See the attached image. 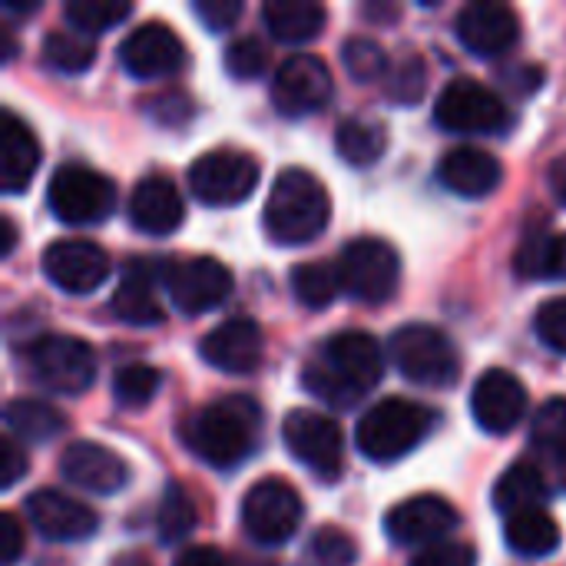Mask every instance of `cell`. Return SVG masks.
Listing matches in <instances>:
<instances>
[{"label": "cell", "instance_id": "obj_33", "mask_svg": "<svg viewBox=\"0 0 566 566\" xmlns=\"http://www.w3.org/2000/svg\"><path fill=\"white\" fill-rule=\"evenodd\" d=\"M292 292L298 298V305L305 308H328L345 289H342V275L338 265L328 262H302L292 272Z\"/></svg>", "mask_w": 566, "mask_h": 566}, {"label": "cell", "instance_id": "obj_38", "mask_svg": "<svg viewBox=\"0 0 566 566\" xmlns=\"http://www.w3.org/2000/svg\"><path fill=\"white\" fill-rule=\"evenodd\" d=\"M159 385H163L159 368H153L146 361H133V365L116 368V375H113V398H116L119 408H146L156 398Z\"/></svg>", "mask_w": 566, "mask_h": 566}, {"label": "cell", "instance_id": "obj_1", "mask_svg": "<svg viewBox=\"0 0 566 566\" xmlns=\"http://www.w3.org/2000/svg\"><path fill=\"white\" fill-rule=\"evenodd\" d=\"M381 371H385V355L378 338L361 328H348L325 338L315 358L305 361L302 388L312 398L345 411L355 408L381 381Z\"/></svg>", "mask_w": 566, "mask_h": 566}, {"label": "cell", "instance_id": "obj_23", "mask_svg": "<svg viewBox=\"0 0 566 566\" xmlns=\"http://www.w3.org/2000/svg\"><path fill=\"white\" fill-rule=\"evenodd\" d=\"M186 219V202L179 186L163 176H143L129 196V222L146 235H172Z\"/></svg>", "mask_w": 566, "mask_h": 566}, {"label": "cell", "instance_id": "obj_20", "mask_svg": "<svg viewBox=\"0 0 566 566\" xmlns=\"http://www.w3.org/2000/svg\"><path fill=\"white\" fill-rule=\"evenodd\" d=\"M199 355L206 365H212L226 375H252L265 358V338L252 318L235 315V318L219 322L199 342Z\"/></svg>", "mask_w": 566, "mask_h": 566}, {"label": "cell", "instance_id": "obj_51", "mask_svg": "<svg viewBox=\"0 0 566 566\" xmlns=\"http://www.w3.org/2000/svg\"><path fill=\"white\" fill-rule=\"evenodd\" d=\"M113 566H153L149 564V557H143V554H119Z\"/></svg>", "mask_w": 566, "mask_h": 566}, {"label": "cell", "instance_id": "obj_30", "mask_svg": "<svg viewBox=\"0 0 566 566\" xmlns=\"http://www.w3.org/2000/svg\"><path fill=\"white\" fill-rule=\"evenodd\" d=\"M504 541L521 557H547L560 547V524L544 507L521 511V514L507 517Z\"/></svg>", "mask_w": 566, "mask_h": 566}, {"label": "cell", "instance_id": "obj_40", "mask_svg": "<svg viewBox=\"0 0 566 566\" xmlns=\"http://www.w3.org/2000/svg\"><path fill=\"white\" fill-rule=\"evenodd\" d=\"M302 557H305V566H355L358 544L352 534H345L338 527H322L308 537Z\"/></svg>", "mask_w": 566, "mask_h": 566}, {"label": "cell", "instance_id": "obj_36", "mask_svg": "<svg viewBox=\"0 0 566 566\" xmlns=\"http://www.w3.org/2000/svg\"><path fill=\"white\" fill-rule=\"evenodd\" d=\"M133 13L129 0H66L63 3V17L76 33H103L116 23H123Z\"/></svg>", "mask_w": 566, "mask_h": 566}, {"label": "cell", "instance_id": "obj_22", "mask_svg": "<svg viewBox=\"0 0 566 566\" xmlns=\"http://www.w3.org/2000/svg\"><path fill=\"white\" fill-rule=\"evenodd\" d=\"M60 474L73 488L99 494V497L119 494L126 488V481H129L126 461L116 451H109V448H103L96 441H73L70 448H63Z\"/></svg>", "mask_w": 566, "mask_h": 566}, {"label": "cell", "instance_id": "obj_35", "mask_svg": "<svg viewBox=\"0 0 566 566\" xmlns=\"http://www.w3.org/2000/svg\"><path fill=\"white\" fill-rule=\"evenodd\" d=\"M43 60L60 73H83L96 60V43L76 30H53L43 36Z\"/></svg>", "mask_w": 566, "mask_h": 566}, {"label": "cell", "instance_id": "obj_28", "mask_svg": "<svg viewBox=\"0 0 566 566\" xmlns=\"http://www.w3.org/2000/svg\"><path fill=\"white\" fill-rule=\"evenodd\" d=\"M494 507L507 517L521 514V511H534V507H544L547 501V481L541 474V468H534L531 461H517L511 464L497 484H494V494H491Z\"/></svg>", "mask_w": 566, "mask_h": 566}, {"label": "cell", "instance_id": "obj_25", "mask_svg": "<svg viewBox=\"0 0 566 566\" xmlns=\"http://www.w3.org/2000/svg\"><path fill=\"white\" fill-rule=\"evenodd\" d=\"M438 179L444 189H451L454 196H464V199H484L491 196L501 179H504V169L501 163L488 153V149H478V146H454L441 156L438 163Z\"/></svg>", "mask_w": 566, "mask_h": 566}, {"label": "cell", "instance_id": "obj_9", "mask_svg": "<svg viewBox=\"0 0 566 566\" xmlns=\"http://www.w3.org/2000/svg\"><path fill=\"white\" fill-rule=\"evenodd\" d=\"M338 275L342 289L361 305H381L398 292L401 282V259L385 239H352L338 252Z\"/></svg>", "mask_w": 566, "mask_h": 566}, {"label": "cell", "instance_id": "obj_19", "mask_svg": "<svg viewBox=\"0 0 566 566\" xmlns=\"http://www.w3.org/2000/svg\"><path fill=\"white\" fill-rule=\"evenodd\" d=\"M458 40L478 56H501L521 40V17L497 0H474L458 10Z\"/></svg>", "mask_w": 566, "mask_h": 566}, {"label": "cell", "instance_id": "obj_37", "mask_svg": "<svg viewBox=\"0 0 566 566\" xmlns=\"http://www.w3.org/2000/svg\"><path fill=\"white\" fill-rule=\"evenodd\" d=\"M531 444L551 461H566V398H551L537 408L531 421Z\"/></svg>", "mask_w": 566, "mask_h": 566}, {"label": "cell", "instance_id": "obj_12", "mask_svg": "<svg viewBox=\"0 0 566 566\" xmlns=\"http://www.w3.org/2000/svg\"><path fill=\"white\" fill-rule=\"evenodd\" d=\"M282 441L289 454L322 481H335L345 468V438L342 428L308 408H295L282 421Z\"/></svg>", "mask_w": 566, "mask_h": 566}, {"label": "cell", "instance_id": "obj_46", "mask_svg": "<svg viewBox=\"0 0 566 566\" xmlns=\"http://www.w3.org/2000/svg\"><path fill=\"white\" fill-rule=\"evenodd\" d=\"M27 474V451L7 434L0 438V481L3 488H13Z\"/></svg>", "mask_w": 566, "mask_h": 566}, {"label": "cell", "instance_id": "obj_52", "mask_svg": "<svg viewBox=\"0 0 566 566\" xmlns=\"http://www.w3.org/2000/svg\"><path fill=\"white\" fill-rule=\"evenodd\" d=\"M564 484H566V478H564Z\"/></svg>", "mask_w": 566, "mask_h": 566}, {"label": "cell", "instance_id": "obj_32", "mask_svg": "<svg viewBox=\"0 0 566 566\" xmlns=\"http://www.w3.org/2000/svg\"><path fill=\"white\" fill-rule=\"evenodd\" d=\"M514 262L524 279H566V232L527 235Z\"/></svg>", "mask_w": 566, "mask_h": 566}, {"label": "cell", "instance_id": "obj_39", "mask_svg": "<svg viewBox=\"0 0 566 566\" xmlns=\"http://www.w3.org/2000/svg\"><path fill=\"white\" fill-rule=\"evenodd\" d=\"M342 63H345V70H348V76L355 83H378L391 70L381 43H375L368 36H348L342 43Z\"/></svg>", "mask_w": 566, "mask_h": 566}, {"label": "cell", "instance_id": "obj_3", "mask_svg": "<svg viewBox=\"0 0 566 566\" xmlns=\"http://www.w3.org/2000/svg\"><path fill=\"white\" fill-rule=\"evenodd\" d=\"M332 199L318 176L302 166L282 169L265 199V232L275 245H308L328 226Z\"/></svg>", "mask_w": 566, "mask_h": 566}, {"label": "cell", "instance_id": "obj_16", "mask_svg": "<svg viewBox=\"0 0 566 566\" xmlns=\"http://www.w3.org/2000/svg\"><path fill=\"white\" fill-rule=\"evenodd\" d=\"M40 269L66 295H90L109 275V255L90 239H56L43 249Z\"/></svg>", "mask_w": 566, "mask_h": 566}, {"label": "cell", "instance_id": "obj_42", "mask_svg": "<svg viewBox=\"0 0 566 566\" xmlns=\"http://www.w3.org/2000/svg\"><path fill=\"white\" fill-rule=\"evenodd\" d=\"M265 63H269L265 43L259 36H252V33L229 40L226 50H222V70L232 80H255V76H262Z\"/></svg>", "mask_w": 566, "mask_h": 566}, {"label": "cell", "instance_id": "obj_41", "mask_svg": "<svg viewBox=\"0 0 566 566\" xmlns=\"http://www.w3.org/2000/svg\"><path fill=\"white\" fill-rule=\"evenodd\" d=\"M424 93H428V66L421 56L411 53L388 70V76H385V96L388 99H395L401 106H415L424 99Z\"/></svg>", "mask_w": 566, "mask_h": 566}, {"label": "cell", "instance_id": "obj_29", "mask_svg": "<svg viewBox=\"0 0 566 566\" xmlns=\"http://www.w3.org/2000/svg\"><path fill=\"white\" fill-rule=\"evenodd\" d=\"M335 149L348 166H375L388 153V129L371 116H348L335 129Z\"/></svg>", "mask_w": 566, "mask_h": 566}, {"label": "cell", "instance_id": "obj_50", "mask_svg": "<svg viewBox=\"0 0 566 566\" xmlns=\"http://www.w3.org/2000/svg\"><path fill=\"white\" fill-rule=\"evenodd\" d=\"M0 229H3V245H0V255H10V252L17 249V226H13V219H10V216H3V219H0Z\"/></svg>", "mask_w": 566, "mask_h": 566}, {"label": "cell", "instance_id": "obj_17", "mask_svg": "<svg viewBox=\"0 0 566 566\" xmlns=\"http://www.w3.org/2000/svg\"><path fill=\"white\" fill-rule=\"evenodd\" d=\"M116 56L129 76L163 80V76H172L186 63V46L169 23L146 20L123 36V43L116 46Z\"/></svg>", "mask_w": 566, "mask_h": 566}, {"label": "cell", "instance_id": "obj_21", "mask_svg": "<svg viewBox=\"0 0 566 566\" xmlns=\"http://www.w3.org/2000/svg\"><path fill=\"white\" fill-rule=\"evenodd\" d=\"M27 521L43 541H53V544L90 541L99 527V517L93 507L60 491H33L27 497Z\"/></svg>", "mask_w": 566, "mask_h": 566}, {"label": "cell", "instance_id": "obj_10", "mask_svg": "<svg viewBox=\"0 0 566 566\" xmlns=\"http://www.w3.org/2000/svg\"><path fill=\"white\" fill-rule=\"evenodd\" d=\"M302 517H305L302 497L282 478L255 481L242 497V527L262 547L289 544L298 534Z\"/></svg>", "mask_w": 566, "mask_h": 566}, {"label": "cell", "instance_id": "obj_11", "mask_svg": "<svg viewBox=\"0 0 566 566\" xmlns=\"http://www.w3.org/2000/svg\"><path fill=\"white\" fill-rule=\"evenodd\" d=\"M434 123L448 133H501L511 126V106L484 83L471 76L451 80L438 103H434Z\"/></svg>", "mask_w": 566, "mask_h": 566}, {"label": "cell", "instance_id": "obj_49", "mask_svg": "<svg viewBox=\"0 0 566 566\" xmlns=\"http://www.w3.org/2000/svg\"><path fill=\"white\" fill-rule=\"evenodd\" d=\"M547 182H551V192L557 196V202L566 206V153L560 159H554V166L547 169Z\"/></svg>", "mask_w": 566, "mask_h": 566}, {"label": "cell", "instance_id": "obj_24", "mask_svg": "<svg viewBox=\"0 0 566 566\" xmlns=\"http://www.w3.org/2000/svg\"><path fill=\"white\" fill-rule=\"evenodd\" d=\"M163 279V269L153 265V259H129L119 285L109 298V312L123 322V325H159L163 322V305L156 298V285Z\"/></svg>", "mask_w": 566, "mask_h": 566}, {"label": "cell", "instance_id": "obj_5", "mask_svg": "<svg viewBox=\"0 0 566 566\" xmlns=\"http://www.w3.org/2000/svg\"><path fill=\"white\" fill-rule=\"evenodd\" d=\"M388 355L408 381L424 388H451L461 378V352L434 325H401L388 338Z\"/></svg>", "mask_w": 566, "mask_h": 566}, {"label": "cell", "instance_id": "obj_31", "mask_svg": "<svg viewBox=\"0 0 566 566\" xmlns=\"http://www.w3.org/2000/svg\"><path fill=\"white\" fill-rule=\"evenodd\" d=\"M3 424L10 431V438L30 441V444H43L53 441L63 428L66 418L63 411H56L50 401H36V398H13L3 408Z\"/></svg>", "mask_w": 566, "mask_h": 566}, {"label": "cell", "instance_id": "obj_7", "mask_svg": "<svg viewBox=\"0 0 566 566\" xmlns=\"http://www.w3.org/2000/svg\"><path fill=\"white\" fill-rule=\"evenodd\" d=\"M46 202L53 216L66 226H96L109 219L116 206V186L109 176L83 163H63L50 176Z\"/></svg>", "mask_w": 566, "mask_h": 566}, {"label": "cell", "instance_id": "obj_44", "mask_svg": "<svg viewBox=\"0 0 566 566\" xmlns=\"http://www.w3.org/2000/svg\"><path fill=\"white\" fill-rule=\"evenodd\" d=\"M408 566H478V551L464 541H441L418 551Z\"/></svg>", "mask_w": 566, "mask_h": 566}, {"label": "cell", "instance_id": "obj_14", "mask_svg": "<svg viewBox=\"0 0 566 566\" xmlns=\"http://www.w3.org/2000/svg\"><path fill=\"white\" fill-rule=\"evenodd\" d=\"M461 524V514L451 501L441 494H418L401 504H395L385 514V534L388 541L401 547H431L441 541H451V531Z\"/></svg>", "mask_w": 566, "mask_h": 566}, {"label": "cell", "instance_id": "obj_43", "mask_svg": "<svg viewBox=\"0 0 566 566\" xmlns=\"http://www.w3.org/2000/svg\"><path fill=\"white\" fill-rule=\"evenodd\" d=\"M534 332L541 338V345H547L551 352L566 355V295L551 298L537 308L534 315Z\"/></svg>", "mask_w": 566, "mask_h": 566}, {"label": "cell", "instance_id": "obj_15", "mask_svg": "<svg viewBox=\"0 0 566 566\" xmlns=\"http://www.w3.org/2000/svg\"><path fill=\"white\" fill-rule=\"evenodd\" d=\"M332 99V70L315 53H292L272 76V106L282 116L318 113Z\"/></svg>", "mask_w": 566, "mask_h": 566}, {"label": "cell", "instance_id": "obj_18", "mask_svg": "<svg viewBox=\"0 0 566 566\" xmlns=\"http://www.w3.org/2000/svg\"><path fill=\"white\" fill-rule=\"evenodd\" d=\"M471 415L488 434H511L527 415V388L517 375L491 368L471 391Z\"/></svg>", "mask_w": 566, "mask_h": 566}, {"label": "cell", "instance_id": "obj_4", "mask_svg": "<svg viewBox=\"0 0 566 566\" xmlns=\"http://www.w3.org/2000/svg\"><path fill=\"white\" fill-rule=\"evenodd\" d=\"M438 415L411 398H381L355 428L358 451L375 464H391L411 454L434 428Z\"/></svg>", "mask_w": 566, "mask_h": 566}, {"label": "cell", "instance_id": "obj_48", "mask_svg": "<svg viewBox=\"0 0 566 566\" xmlns=\"http://www.w3.org/2000/svg\"><path fill=\"white\" fill-rule=\"evenodd\" d=\"M172 566H232L226 560V554L219 547H209V544H196V547H186Z\"/></svg>", "mask_w": 566, "mask_h": 566}, {"label": "cell", "instance_id": "obj_34", "mask_svg": "<svg viewBox=\"0 0 566 566\" xmlns=\"http://www.w3.org/2000/svg\"><path fill=\"white\" fill-rule=\"evenodd\" d=\"M196 531V504L192 497L169 481L159 494V507H156V534L163 544H179Z\"/></svg>", "mask_w": 566, "mask_h": 566}, {"label": "cell", "instance_id": "obj_26", "mask_svg": "<svg viewBox=\"0 0 566 566\" xmlns=\"http://www.w3.org/2000/svg\"><path fill=\"white\" fill-rule=\"evenodd\" d=\"M40 166V143L33 129L10 109L0 113V186L3 192H23Z\"/></svg>", "mask_w": 566, "mask_h": 566}, {"label": "cell", "instance_id": "obj_2", "mask_svg": "<svg viewBox=\"0 0 566 566\" xmlns=\"http://www.w3.org/2000/svg\"><path fill=\"white\" fill-rule=\"evenodd\" d=\"M262 434V408L249 395H226L196 408L179 438L186 448L216 471H232L252 458Z\"/></svg>", "mask_w": 566, "mask_h": 566}, {"label": "cell", "instance_id": "obj_8", "mask_svg": "<svg viewBox=\"0 0 566 566\" xmlns=\"http://www.w3.org/2000/svg\"><path fill=\"white\" fill-rule=\"evenodd\" d=\"M259 176H262V169H259L255 156L222 146V149H209V153L196 156L186 172V182H189V192L202 206L229 209V206L245 202L255 192Z\"/></svg>", "mask_w": 566, "mask_h": 566}, {"label": "cell", "instance_id": "obj_6", "mask_svg": "<svg viewBox=\"0 0 566 566\" xmlns=\"http://www.w3.org/2000/svg\"><path fill=\"white\" fill-rule=\"evenodd\" d=\"M27 371L50 395H83L96 378V355L76 335H40L27 345Z\"/></svg>", "mask_w": 566, "mask_h": 566}, {"label": "cell", "instance_id": "obj_27", "mask_svg": "<svg viewBox=\"0 0 566 566\" xmlns=\"http://www.w3.org/2000/svg\"><path fill=\"white\" fill-rule=\"evenodd\" d=\"M262 20L279 43H308L322 33L328 10L315 0H269Z\"/></svg>", "mask_w": 566, "mask_h": 566}, {"label": "cell", "instance_id": "obj_13", "mask_svg": "<svg viewBox=\"0 0 566 566\" xmlns=\"http://www.w3.org/2000/svg\"><path fill=\"white\" fill-rule=\"evenodd\" d=\"M163 285L169 292V302L182 315H202L219 308L232 295V272L209 255L169 259L163 269Z\"/></svg>", "mask_w": 566, "mask_h": 566}, {"label": "cell", "instance_id": "obj_47", "mask_svg": "<svg viewBox=\"0 0 566 566\" xmlns=\"http://www.w3.org/2000/svg\"><path fill=\"white\" fill-rule=\"evenodd\" d=\"M23 554V527L13 514H3V541H0V557L3 564H17Z\"/></svg>", "mask_w": 566, "mask_h": 566}, {"label": "cell", "instance_id": "obj_45", "mask_svg": "<svg viewBox=\"0 0 566 566\" xmlns=\"http://www.w3.org/2000/svg\"><path fill=\"white\" fill-rule=\"evenodd\" d=\"M192 13L202 20L206 30H229L242 17V3L239 0H196Z\"/></svg>", "mask_w": 566, "mask_h": 566}]
</instances>
